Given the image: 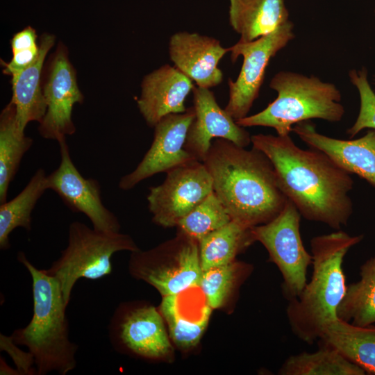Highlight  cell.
<instances>
[{
    "mask_svg": "<svg viewBox=\"0 0 375 375\" xmlns=\"http://www.w3.org/2000/svg\"><path fill=\"white\" fill-rule=\"evenodd\" d=\"M360 276L359 281L347 285L337 316L344 322L365 326L375 323V256L360 266Z\"/></svg>",
    "mask_w": 375,
    "mask_h": 375,
    "instance_id": "cell-25",
    "label": "cell"
},
{
    "mask_svg": "<svg viewBox=\"0 0 375 375\" xmlns=\"http://www.w3.org/2000/svg\"><path fill=\"white\" fill-rule=\"evenodd\" d=\"M47 190H48L47 175L43 169L40 168L16 197L1 203V250L10 249V235L15 228L21 227L27 231L31 230L32 212Z\"/></svg>",
    "mask_w": 375,
    "mask_h": 375,
    "instance_id": "cell-23",
    "label": "cell"
},
{
    "mask_svg": "<svg viewBox=\"0 0 375 375\" xmlns=\"http://www.w3.org/2000/svg\"><path fill=\"white\" fill-rule=\"evenodd\" d=\"M232 219L214 192L197 206L177 224L180 235L198 242Z\"/></svg>",
    "mask_w": 375,
    "mask_h": 375,
    "instance_id": "cell-28",
    "label": "cell"
},
{
    "mask_svg": "<svg viewBox=\"0 0 375 375\" xmlns=\"http://www.w3.org/2000/svg\"><path fill=\"white\" fill-rule=\"evenodd\" d=\"M351 83L357 88L360 97V110L354 124L347 130L353 138L364 128L375 130V92L368 81L367 69H351L349 72Z\"/></svg>",
    "mask_w": 375,
    "mask_h": 375,
    "instance_id": "cell-30",
    "label": "cell"
},
{
    "mask_svg": "<svg viewBox=\"0 0 375 375\" xmlns=\"http://www.w3.org/2000/svg\"><path fill=\"white\" fill-rule=\"evenodd\" d=\"M1 337V349H5L10 353V356L15 362L18 368L19 374H33L32 365L34 362V359L31 353L22 351L16 347V344L12 341L11 337H6L2 334Z\"/></svg>",
    "mask_w": 375,
    "mask_h": 375,
    "instance_id": "cell-31",
    "label": "cell"
},
{
    "mask_svg": "<svg viewBox=\"0 0 375 375\" xmlns=\"http://www.w3.org/2000/svg\"><path fill=\"white\" fill-rule=\"evenodd\" d=\"M163 317L148 304L120 306L108 324V338L115 349L148 360H160L172 351Z\"/></svg>",
    "mask_w": 375,
    "mask_h": 375,
    "instance_id": "cell-11",
    "label": "cell"
},
{
    "mask_svg": "<svg viewBox=\"0 0 375 375\" xmlns=\"http://www.w3.org/2000/svg\"><path fill=\"white\" fill-rule=\"evenodd\" d=\"M164 256L162 247L145 252L133 251L131 272L153 286L162 297L200 287L203 269L197 241L180 235L172 262Z\"/></svg>",
    "mask_w": 375,
    "mask_h": 375,
    "instance_id": "cell-10",
    "label": "cell"
},
{
    "mask_svg": "<svg viewBox=\"0 0 375 375\" xmlns=\"http://www.w3.org/2000/svg\"><path fill=\"white\" fill-rule=\"evenodd\" d=\"M55 36L44 33L40 37V52L35 60L28 67L12 76L11 101L16 107L19 126L25 130L31 122H40L44 117L47 104L42 88V72L47 53L53 46Z\"/></svg>",
    "mask_w": 375,
    "mask_h": 375,
    "instance_id": "cell-19",
    "label": "cell"
},
{
    "mask_svg": "<svg viewBox=\"0 0 375 375\" xmlns=\"http://www.w3.org/2000/svg\"><path fill=\"white\" fill-rule=\"evenodd\" d=\"M139 250L131 236L90 228L79 221L68 228L67 247L46 270L59 283L66 304L80 278L97 280L112 272L111 258L121 251Z\"/></svg>",
    "mask_w": 375,
    "mask_h": 375,
    "instance_id": "cell-6",
    "label": "cell"
},
{
    "mask_svg": "<svg viewBox=\"0 0 375 375\" xmlns=\"http://www.w3.org/2000/svg\"><path fill=\"white\" fill-rule=\"evenodd\" d=\"M229 48L219 40L197 33L177 32L169 42V55L174 66L196 83L197 86L211 88L223 81L218 64Z\"/></svg>",
    "mask_w": 375,
    "mask_h": 375,
    "instance_id": "cell-16",
    "label": "cell"
},
{
    "mask_svg": "<svg viewBox=\"0 0 375 375\" xmlns=\"http://www.w3.org/2000/svg\"><path fill=\"white\" fill-rule=\"evenodd\" d=\"M253 242L251 228L231 220L199 242L203 271L233 262L237 254Z\"/></svg>",
    "mask_w": 375,
    "mask_h": 375,
    "instance_id": "cell-24",
    "label": "cell"
},
{
    "mask_svg": "<svg viewBox=\"0 0 375 375\" xmlns=\"http://www.w3.org/2000/svg\"><path fill=\"white\" fill-rule=\"evenodd\" d=\"M39 52V45L36 47L12 52V57L8 62L1 61L2 65L5 67L3 72L11 76L17 75L35 60Z\"/></svg>",
    "mask_w": 375,
    "mask_h": 375,
    "instance_id": "cell-32",
    "label": "cell"
},
{
    "mask_svg": "<svg viewBox=\"0 0 375 375\" xmlns=\"http://www.w3.org/2000/svg\"><path fill=\"white\" fill-rule=\"evenodd\" d=\"M301 214L288 199L281 212L270 222L251 227L255 241L267 250L270 260L283 277V291L289 301L297 298L307 283V271L312 256L303 246Z\"/></svg>",
    "mask_w": 375,
    "mask_h": 375,
    "instance_id": "cell-7",
    "label": "cell"
},
{
    "mask_svg": "<svg viewBox=\"0 0 375 375\" xmlns=\"http://www.w3.org/2000/svg\"><path fill=\"white\" fill-rule=\"evenodd\" d=\"M33 142L19 126L16 107L10 101L0 115V203L7 201L10 184Z\"/></svg>",
    "mask_w": 375,
    "mask_h": 375,
    "instance_id": "cell-22",
    "label": "cell"
},
{
    "mask_svg": "<svg viewBox=\"0 0 375 375\" xmlns=\"http://www.w3.org/2000/svg\"><path fill=\"white\" fill-rule=\"evenodd\" d=\"M362 238V235L351 236L337 230L311 239L310 281L297 298L289 301L286 308L292 331L308 344L319 340L326 326L338 318L337 310L347 290L344 258Z\"/></svg>",
    "mask_w": 375,
    "mask_h": 375,
    "instance_id": "cell-3",
    "label": "cell"
},
{
    "mask_svg": "<svg viewBox=\"0 0 375 375\" xmlns=\"http://www.w3.org/2000/svg\"><path fill=\"white\" fill-rule=\"evenodd\" d=\"M293 29L294 24L289 20L255 40L238 41L228 47L233 62L240 56L243 58L238 78L228 81L229 99L224 108L235 121L248 115L259 96L270 60L294 38Z\"/></svg>",
    "mask_w": 375,
    "mask_h": 375,
    "instance_id": "cell-8",
    "label": "cell"
},
{
    "mask_svg": "<svg viewBox=\"0 0 375 375\" xmlns=\"http://www.w3.org/2000/svg\"><path fill=\"white\" fill-rule=\"evenodd\" d=\"M46 69L42 92L47 110L39 123L38 131L42 138L58 142L76 132L72 109L76 103H83L84 97L78 88L67 49L61 42L50 56Z\"/></svg>",
    "mask_w": 375,
    "mask_h": 375,
    "instance_id": "cell-12",
    "label": "cell"
},
{
    "mask_svg": "<svg viewBox=\"0 0 375 375\" xmlns=\"http://www.w3.org/2000/svg\"><path fill=\"white\" fill-rule=\"evenodd\" d=\"M164 181L147 197L152 221L160 226L178 222L213 192L212 179L203 162L192 160L167 172Z\"/></svg>",
    "mask_w": 375,
    "mask_h": 375,
    "instance_id": "cell-9",
    "label": "cell"
},
{
    "mask_svg": "<svg viewBox=\"0 0 375 375\" xmlns=\"http://www.w3.org/2000/svg\"><path fill=\"white\" fill-rule=\"evenodd\" d=\"M238 269V265L233 262L203 271L200 288L212 309L224 304L236 281Z\"/></svg>",
    "mask_w": 375,
    "mask_h": 375,
    "instance_id": "cell-29",
    "label": "cell"
},
{
    "mask_svg": "<svg viewBox=\"0 0 375 375\" xmlns=\"http://www.w3.org/2000/svg\"><path fill=\"white\" fill-rule=\"evenodd\" d=\"M192 92L195 116L184 144L192 157L203 162L214 138L225 139L242 147L251 143L250 133L219 106L210 89L194 86Z\"/></svg>",
    "mask_w": 375,
    "mask_h": 375,
    "instance_id": "cell-15",
    "label": "cell"
},
{
    "mask_svg": "<svg viewBox=\"0 0 375 375\" xmlns=\"http://www.w3.org/2000/svg\"><path fill=\"white\" fill-rule=\"evenodd\" d=\"M229 23L240 35L239 41L251 42L289 21L285 0H230Z\"/></svg>",
    "mask_w": 375,
    "mask_h": 375,
    "instance_id": "cell-20",
    "label": "cell"
},
{
    "mask_svg": "<svg viewBox=\"0 0 375 375\" xmlns=\"http://www.w3.org/2000/svg\"><path fill=\"white\" fill-rule=\"evenodd\" d=\"M203 162L213 192L232 220L251 228L270 222L283 209L288 199L272 163L260 150L217 138Z\"/></svg>",
    "mask_w": 375,
    "mask_h": 375,
    "instance_id": "cell-2",
    "label": "cell"
},
{
    "mask_svg": "<svg viewBox=\"0 0 375 375\" xmlns=\"http://www.w3.org/2000/svg\"><path fill=\"white\" fill-rule=\"evenodd\" d=\"M212 308L192 319L181 311L178 295L162 297L159 311L167 322L170 337L178 347L190 348L200 340L210 319Z\"/></svg>",
    "mask_w": 375,
    "mask_h": 375,
    "instance_id": "cell-27",
    "label": "cell"
},
{
    "mask_svg": "<svg viewBox=\"0 0 375 375\" xmlns=\"http://www.w3.org/2000/svg\"><path fill=\"white\" fill-rule=\"evenodd\" d=\"M194 88L191 79L168 64L146 75L137 103L147 124L154 127L169 114L184 112L185 100Z\"/></svg>",
    "mask_w": 375,
    "mask_h": 375,
    "instance_id": "cell-18",
    "label": "cell"
},
{
    "mask_svg": "<svg viewBox=\"0 0 375 375\" xmlns=\"http://www.w3.org/2000/svg\"><path fill=\"white\" fill-rule=\"evenodd\" d=\"M12 52L38 47L37 34L34 28L27 26L15 34L10 40Z\"/></svg>",
    "mask_w": 375,
    "mask_h": 375,
    "instance_id": "cell-33",
    "label": "cell"
},
{
    "mask_svg": "<svg viewBox=\"0 0 375 375\" xmlns=\"http://www.w3.org/2000/svg\"><path fill=\"white\" fill-rule=\"evenodd\" d=\"M321 345L338 351L366 374H375V326H360L338 318L328 324L319 338Z\"/></svg>",
    "mask_w": 375,
    "mask_h": 375,
    "instance_id": "cell-21",
    "label": "cell"
},
{
    "mask_svg": "<svg viewBox=\"0 0 375 375\" xmlns=\"http://www.w3.org/2000/svg\"><path fill=\"white\" fill-rule=\"evenodd\" d=\"M194 116V108L191 106L184 112L163 117L153 127L151 147L135 169L120 178L119 188L130 190L156 174L166 173L196 160L184 149L187 133Z\"/></svg>",
    "mask_w": 375,
    "mask_h": 375,
    "instance_id": "cell-14",
    "label": "cell"
},
{
    "mask_svg": "<svg viewBox=\"0 0 375 375\" xmlns=\"http://www.w3.org/2000/svg\"><path fill=\"white\" fill-rule=\"evenodd\" d=\"M276 98L262 111L236 120L242 127L274 128L278 135H290L297 123L320 119L340 122L344 115L342 96L335 85L313 75L281 71L269 82Z\"/></svg>",
    "mask_w": 375,
    "mask_h": 375,
    "instance_id": "cell-5",
    "label": "cell"
},
{
    "mask_svg": "<svg viewBox=\"0 0 375 375\" xmlns=\"http://www.w3.org/2000/svg\"><path fill=\"white\" fill-rule=\"evenodd\" d=\"M374 13H375V10H374Z\"/></svg>",
    "mask_w": 375,
    "mask_h": 375,
    "instance_id": "cell-34",
    "label": "cell"
},
{
    "mask_svg": "<svg viewBox=\"0 0 375 375\" xmlns=\"http://www.w3.org/2000/svg\"><path fill=\"white\" fill-rule=\"evenodd\" d=\"M17 260L32 280L33 312L29 323L11 335L25 346L34 359L36 374L56 372L66 375L76 367L78 345L69 339L66 304L58 281L45 269H39L19 251Z\"/></svg>",
    "mask_w": 375,
    "mask_h": 375,
    "instance_id": "cell-4",
    "label": "cell"
},
{
    "mask_svg": "<svg viewBox=\"0 0 375 375\" xmlns=\"http://www.w3.org/2000/svg\"><path fill=\"white\" fill-rule=\"evenodd\" d=\"M60 162L47 175L48 190L54 191L73 212L88 217L95 229L119 232L117 217L103 204L99 181L86 178L79 172L71 158L66 138L58 141Z\"/></svg>",
    "mask_w": 375,
    "mask_h": 375,
    "instance_id": "cell-13",
    "label": "cell"
},
{
    "mask_svg": "<svg viewBox=\"0 0 375 375\" xmlns=\"http://www.w3.org/2000/svg\"><path fill=\"white\" fill-rule=\"evenodd\" d=\"M292 131L310 148L324 152L347 172L375 187V130L358 139L340 140L318 133L312 122L305 121L296 124Z\"/></svg>",
    "mask_w": 375,
    "mask_h": 375,
    "instance_id": "cell-17",
    "label": "cell"
},
{
    "mask_svg": "<svg viewBox=\"0 0 375 375\" xmlns=\"http://www.w3.org/2000/svg\"><path fill=\"white\" fill-rule=\"evenodd\" d=\"M282 375H364L365 372L336 349L321 345L313 353L301 352L287 358Z\"/></svg>",
    "mask_w": 375,
    "mask_h": 375,
    "instance_id": "cell-26",
    "label": "cell"
},
{
    "mask_svg": "<svg viewBox=\"0 0 375 375\" xmlns=\"http://www.w3.org/2000/svg\"><path fill=\"white\" fill-rule=\"evenodd\" d=\"M251 144L269 159L281 189L301 217L335 230L347 225L353 212L350 173L324 152L299 147L290 135L256 134Z\"/></svg>",
    "mask_w": 375,
    "mask_h": 375,
    "instance_id": "cell-1",
    "label": "cell"
}]
</instances>
